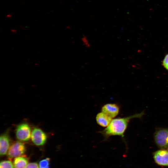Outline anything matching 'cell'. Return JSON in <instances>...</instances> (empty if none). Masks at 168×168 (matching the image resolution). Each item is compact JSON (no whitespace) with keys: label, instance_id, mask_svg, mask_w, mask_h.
Instances as JSON below:
<instances>
[{"label":"cell","instance_id":"ba28073f","mask_svg":"<svg viewBox=\"0 0 168 168\" xmlns=\"http://www.w3.org/2000/svg\"><path fill=\"white\" fill-rule=\"evenodd\" d=\"M120 108L119 105L115 103H108L101 108L102 112L108 115L112 118L116 117L119 114Z\"/></svg>","mask_w":168,"mask_h":168},{"label":"cell","instance_id":"9c48e42d","mask_svg":"<svg viewBox=\"0 0 168 168\" xmlns=\"http://www.w3.org/2000/svg\"><path fill=\"white\" fill-rule=\"evenodd\" d=\"M96 119L97 124L104 127L108 126L112 120L111 117L102 112L96 115Z\"/></svg>","mask_w":168,"mask_h":168},{"label":"cell","instance_id":"5bb4252c","mask_svg":"<svg viewBox=\"0 0 168 168\" xmlns=\"http://www.w3.org/2000/svg\"><path fill=\"white\" fill-rule=\"evenodd\" d=\"M162 65L168 70V54L166 55L162 61Z\"/></svg>","mask_w":168,"mask_h":168},{"label":"cell","instance_id":"6da1fadb","mask_svg":"<svg viewBox=\"0 0 168 168\" xmlns=\"http://www.w3.org/2000/svg\"><path fill=\"white\" fill-rule=\"evenodd\" d=\"M144 114V112L142 111L127 117L112 119L108 126L99 132L102 135L105 140L112 136L123 137L130 120L135 118L141 119Z\"/></svg>","mask_w":168,"mask_h":168},{"label":"cell","instance_id":"8fae6325","mask_svg":"<svg viewBox=\"0 0 168 168\" xmlns=\"http://www.w3.org/2000/svg\"><path fill=\"white\" fill-rule=\"evenodd\" d=\"M0 168H14V166L13 164L10 160H4L1 162Z\"/></svg>","mask_w":168,"mask_h":168},{"label":"cell","instance_id":"8992f818","mask_svg":"<svg viewBox=\"0 0 168 168\" xmlns=\"http://www.w3.org/2000/svg\"><path fill=\"white\" fill-rule=\"evenodd\" d=\"M153 157L155 162L161 166H168V151L161 149L154 152Z\"/></svg>","mask_w":168,"mask_h":168},{"label":"cell","instance_id":"277c9868","mask_svg":"<svg viewBox=\"0 0 168 168\" xmlns=\"http://www.w3.org/2000/svg\"><path fill=\"white\" fill-rule=\"evenodd\" d=\"M46 133L41 129L34 127L31 131L30 139L32 143L36 146L44 145L47 139Z\"/></svg>","mask_w":168,"mask_h":168},{"label":"cell","instance_id":"4fadbf2b","mask_svg":"<svg viewBox=\"0 0 168 168\" xmlns=\"http://www.w3.org/2000/svg\"><path fill=\"white\" fill-rule=\"evenodd\" d=\"M25 168H39V165L35 162L28 163Z\"/></svg>","mask_w":168,"mask_h":168},{"label":"cell","instance_id":"2e32d148","mask_svg":"<svg viewBox=\"0 0 168 168\" xmlns=\"http://www.w3.org/2000/svg\"><path fill=\"white\" fill-rule=\"evenodd\" d=\"M167 148V150L168 151V147Z\"/></svg>","mask_w":168,"mask_h":168},{"label":"cell","instance_id":"7a4b0ae2","mask_svg":"<svg viewBox=\"0 0 168 168\" xmlns=\"http://www.w3.org/2000/svg\"><path fill=\"white\" fill-rule=\"evenodd\" d=\"M153 138L155 144L161 149L168 147V128H158L154 134Z\"/></svg>","mask_w":168,"mask_h":168},{"label":"cell","instance_id":"30bf717a","mask_svg":"<svg viewBox=\"0 0 168 168\" xmlns=\"http://www.w3.org/2000/svg\"><path fill=\"white\" fill-rule=\"evenodd\" d=\"M28 163V159L25 155L16 157L14 159V168H25Z\"/></svg>","mask_w":168,"mask_h":168},{"label":"cell","instance_id":"3957f363","mask_svg":"<svg viewBox=\"0 0 168 168\" xmlns=\"http://www.w3.org/2000/svg\"><path fill=\"white\" fill-rule=\"evenodd\" d=\"M31 129L29 124L23 122L18 124L15 129L16 138L21 142L28 141L31 138Z\"/></svg>","mask_w":168,"mask_h":168},{"label":"cell","instance_id":"7c38bea8","mask_svg":"<svg viewBox=\"0 0 168 168\" xmlns=\"http://www.w3.org/2000/svg\"><path fill=\"white\" fill-rule=\"evenodd\" d=\"M50 159L47 158L41 160L39 163V168H49Z\"/></svg>","mask_w":168,"mask_h":168},{"label":"cell","instance_id":"9a60e30c","mask_svg":"<svg viewBox=\"0 0 168 168\" xmlns=\"http://www.w3.org/2000/svg\"><path fill=\"white\" fill-rule=\"evenodd\" d=\"M82 41L86 46L88 47L90 46L88 41L85 37L82 38Z\"/></svg>","mask_w":168,"mask_h":168},{"label":"cell","instance_id":"5b68a950","mask_svg":"<svg viewBox=\"0 0 168 168\" xmlns=\"http://www.w3.org/2000/svg\"><path fill=\"white\" fill-rule=\"evenodd\" d=\"M26 148L24 143L21 141H16L14 142L10 146L7 155L10 159L18 157L25 152Z\"/></svg>","mask_w":168,"mask_h":168},{"label":"cell","instance_id":"52a82bcc","mask_svg":"<svg viewBox=\"0 0 168 168\" xmlns=\"http://www.w3.org/2000/svg\"><path fill=\"white\" fill-rule=\"evenodd\" d=\"M11 140L7 132L1 135L0 137V154L1 156L6 155L11 146Z\"/></svg>","mask_w":168,"mask_h":168}]
</instances>
